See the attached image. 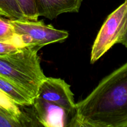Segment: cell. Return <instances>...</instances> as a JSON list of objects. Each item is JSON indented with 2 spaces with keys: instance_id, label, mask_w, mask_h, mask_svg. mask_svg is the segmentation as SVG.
I'll return each instance as SVG.
<instances>
[{
  "instance_id": "3957f363",
  "label": "cell",
  "mask_w": 127,
  "mask_h": 127,
  "mask_svg": "<svg viewBox=\"0 0 127 127\" xmlns=\"http://www.w3.org/2000/svg\"><path fill=\"white\" fill-rule=\"evenodd\" d=\"M11 23L23 46L34 45L41 48L47 45L63 42L68 37L67 31L56 29L42 21L11 19Z\"/></svg>"
},
{
  "instance_id": "7c38bea8",
  "label": "cell",
  "mask_w": 127,
  "mask_h": 127,
  "mask_svg": "<svg viewBox=\"0 0 127 127\" xmlns=\"http://www.w3.org/2000/svg\"><path fill=\"white\" fill-rule=\"evenodd\" d=\"M16 35L11 23V19L0 16V41L12 43Z\"/></svg>"
},
{
  "instance_id": "6da1fadb",
  "label": "cell",
  "mask_w": 127,
  "mask_h": 127,
  "mask_svg": "<svg viewBox=\"0 0 127 127\" xmlns=\"http://www.w3.org/2000/svg\"><path fill=\"white\" fill-rule=\"evenodd\" d=\"M70 127H127V62L76 104Z\"/></svg>"
},
{
  "instance_id": "8992f818",
  "label": "cell",
  "mask_w": 127,
  "mask_h": 127,
  "mask_svg": "<svg viewBox=\"0 0 127 127\" xmlns=\"http://www.w3.org/2000/svg\"><path fill=\"white\" fill-rule=\"evenodd\" d=\"M34 115L42 126L47 127H69L68 118L73 115L54 104L35 97L32 104Z\"/></svg>"
},
{
  "instance_id": "5bb4252c",
  "label": "cell",
  "mask_w": 127,
  "mask_h": 127,
  "mask_svg": "<svg viewBox=\"0 0 127 127\" xmlns=\"http://www.w3.org/2000/svg\"><path fill=\"white\" fill-rule=\"evenodd\" d=\"M21 47L14 43L4 41H0V56L7 55L17 52Z\"/></svg>"
},
{
  "instance_id": "277c9868",
  "label": "cell",
  "mask_w": 127,
  "mask_h": 127,
  "mask_svg": "<svg viewBox=\"0 0 127 127\" xmlns=\"http://www.w3.org/2000/svg\"><path fill=\"white\" fill-rule=\"evenodd\" d=\"M127 14V4L125 1L108 16L92 46L91 63L97 62L115 44L118 43L124 29Z\"/></svg>"
},
{
  "instance_id": "9c48e42d",
  "label": "cell",
  "mask_w": 127,
  "mask_h": 127,
  "mask_svg": "<svg viewBox=\"0 0 127 127\" xmlns=\"http://www.w3.org/2000/svg\"><path fill=\"white\" fill-rule=\"evenodd\" d=\"M20 106L21 105L16 104L7 94L0 90V107L12 115L17 122L22 124V127L27 126L26 123L30 122L31 120L22 113Z\"/></svg>"
},
{
  "instance_id": "9a60e30c",
  "label": "cell",
  "mask_w": 127,
  "mask_h": 127,
  "mask_svg": "<svg viewBox=\"0 0 127 127\" xmlns=\"http://www.w3.org/2000/svg\"><path fill=\"white\" fill-rule=\"evenodd\" d=\"M125 1L127 4V0H125ZM118 43H121V44L124 45L127 48V14L124 29H123V32H122V34L121 35L120 38L118 40Z\"/></svg>"
},
{
  "instance_id": "30bf717a",
  "label": "cell",
  "mask_w": 127,
  "mask_h": 127,
  "mask_svg": "<svg viewBox=\"0 0 127 127\" xmlns=\"http://www.w3.org/2000/svg\"><path fill=\"white\" fill-rule=\"evenodd\" d=\"M0 16L11 20L26 19L16 0H0Z\"/></svg>"
},
{
  "instance_id": "8fae6325",
  "label": "cell",
  "mask_w": 127,
  "mask_h": 127,
  "mask_svg": "<svg viewBox=\"0 0 127 127\" xmlns=\"http://www.w3.org/2000/svg\"><path fill=\"white\" fill-rule=\"evenodd\" d=\"M26 19L37 21L35 0H16Z\"/></svg>"
},
{
  "instance_id": "4fadbf2b",
  "label": "cell",
  "mask_w": 127,
  "mask_h": 127,
  "mask_svg": "<svg viewBox=\"0 0 127 127\" xmlns=\"http://www.w3.org/2000/svg\"><path fill=\"white\" fill-rule=\"evenodd\" d=\"M22 124L17 122L12 115L0 107V127H21Z\"/></svg>"
},
{
  "instance_id": "ba28073f",
  "label": "cell",
  "mask_w": 127,
  "mask_h": 127,
  "mask_svg": "<svg viewBox=\"0 0 127 127\" xmlns=\"http://www.w3.org/2000/svg\"><path fill=\"white\" fill-rule=\"evenodd\" d=\"M0 90L7 94L16 104L21 106H31L34 99L29 94L6 78L0 76Z\"/></svg>"
},
{
  "instance_id": "7a4b0ae2",
  "label": "cell",
  "mask_w": 127,
  "mask_h": 127,
  "mask_svg": "<svg viewBox=\"0 0 127 127\" xmlns=\"http://www.w3.org/2000/svg\"><path fill=\"white\" fill-rule=\"evenodd\" d=\"M34 45H25L13 53L0 56V76L29 94L34 99L46 79Z\"/></svg>"
},
{
  "instance_id": "5b68a950",
  "label": "cell",
  "mask_w": 127,
  "mask_h": 127,
  "mask_svg": "<svg viewBox=\"0 0 127 127\" xmlns=\"http://www.w3.org/2000/svg\"><path fill=\"white\" fill-rule=\"evenodd\" d=\"M36 97L56 104L74 116L76 104L73 94L70 85L63 79L46 77L40 84Z\"/></svg>"
},
{
  "instance_id": "52a82bcc",
  "label": "cell",
  "mask_w": 127,
  "mask_h": 127,
  "mask_svg": "<svg viewBox=\"0 0 127 127\" xmlns=\"http://www.w3.org/2000/svg\"><path fill=\"white\" fill-rule=\"evenodd\" d=\"M82 0H35L38 17L53 20L59 15L68 12H78Z\"/></svg>"
}]
</instances>
